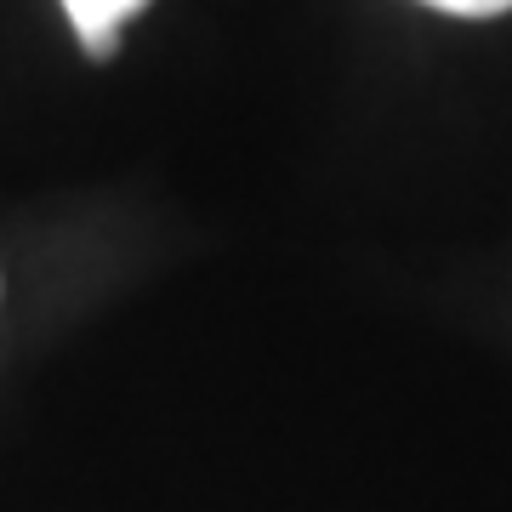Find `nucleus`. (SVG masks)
Segmentation results:
<instances>
[{
    "instance_id": "f257e3e1",
    "label": "nucleus",
    "mask_w": 512,
    "mask_h": 512,
    "mask_svg": "<svg viewBox=\"0 0 512 512\" xmlns=\"http://www.w3.org/2000/svg\"><path fill=\"white\" fill-rule=\"evenodd\" d=\"M148 0H63V12H69L74 35L92 57H114L120 52V35H126V23L143 12Z\"/></svg>"
},
{
    "instance_id": "f03ea898",
    "label": "nucleus",
    "mask_w": 512,
    "mask_h": 512,
    "mask_svg": "<svg viewBox=\"0 0 512 512\" xmlns=\"http://www.w3.org/2000/svg\"><path fill=\"white\" fill-rule=\"evenodd\" d=\"M421 6H439L450 18H495V12H507L512 0H421Z\"/></svg>"
}]
</instances>
